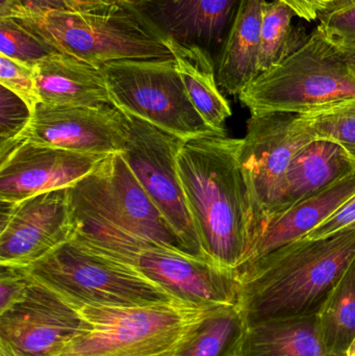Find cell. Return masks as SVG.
<instances>
[{"mask_svg": "<svg viewBox=\"0 0 355 356\" xmlns=\"http://www.w3.org/2000/svg\"><path fill=\"white\" fill-rule=\"evenodd\" d=\"M69 10L77 13H101L112 10L118 0H64Z\"/></svg>", "mask_w": 355, "mask_h": 356, "instance_id": "cell-34", "label": "cell"}, {"mask_svg": "<svg viewBox=\"0 0 355 356\" xmlns=\"http://www.w3.org/2000/svg\"><path fill=\"white\" fill-rule=\"evenodd\" d=\"M354 173L355 162L342 146L316 138L292 161L267 221Z\"/></svg>", "mask_w": 355, "mask_h": 356, "instance_id": "cell-18", "label": "cell"}, {"mask_svg": "<svg viewBox=\"0 0 355 356\" xmlns=\"http://www.w3.org/2000/svg\"><path fill=\"white\" fill-rule=\"evenodd\" d=\"M33 112L16 94L0 87V161L26 140Z\"/></svg>", "mask_w": 355, "mask_h": 356, "instance_id": "cell-28", "label": "cell"}, {"mask_svg": "<svg viewBox=\"0 0 355 356\" xmlns=\"http://www.w3.org/2000/svg\"><path fill=\"white\" fill-rule=\"evenodd\" d=\"M25 269L75 309L135 307L175 299L137 270L73 238Z\"/></svg>", "mask_w": 355, "mask_h": 356, "instance_id": "cell-7", "label": "cell"}, {"mask_svg": "<svg viewBox=\"0 0 355 356\" xmlns=\"http://www.w3.org/2000/svg\"><path fill=\"white\" fill-rule=\"evenodd\" d=\"M318 322L327 350L347 356L355 341V259L327 299Z\"/></svg>", "mask_w": 355, "mask_h": 356, "instance_id": "cell-24", "label": "cell"}, {"mask_svg": "<svg viewBox=\"0 0 355 356\" xmlns=\"http://www.w3.org/2000/svg\"><path fill=\"white\" fill-rule=\"evenodd\" d=\"M68 191L71 238L89 248L118 261L152 244L185 251L122 154L106 156Z\"/></svg>", "mask_w": 355, "mask_h": 356, "instance_id": "cell-3", "label": "cell"}, {"mask_svg": "<svg viewBox=\"0 0 355 356\" xmlns=\"http://www.w3.org/2000/svg\"><path fill=\"white\" fill-rule=\"evenodd\" d=\"M76 309L33 280L24 296L0 313V342L20 356H47L81 326Z\"/></svg>", "mask_w": 355, "mask_h": 356, "instance_id": "cell-14", "label": "cell"}, {"mask_svg": "<svg viewBox=\"0 0 355 356\" xmlns=\"http://www.w3.org/2000/svg\"><path fill=\"white\" fill-rule=\"evenodd\" d=\"M0 356H20L17 355L6 343L0 342Z\"/></svg>", "mask_w": 355, "mask_h": 356, "instance_id": "cell-36", "label": "cell"}, {"mask_svg": "<svg viewBox=\"0 0 355 356\" xmlns=\"http://www.w3.org/2000/svg\"><path fill=\"white\" fill-rule=\"evenodd\" d=\"M35 71L41 104L89 108L112 104L101 68L60 52L38 63Z\"/></svg>", "mask_w": 355, "mask_h": 356, "instance_id": "cell-19", "label": "cell"}, {"mask_svg": "<svg viewBox=\"0 0 355 356\" xmlns=\"http://www.w3.org/2000/svg\"><path fill=\"white\" fill-rule=\"evenodd\" d=\"M167 39L218 58L242 0H118Z\"/></svg>", "mask_w": 355, "mask_h": 356, "instance_id": "cell-16", "label": "cell"}, {"mask_svg": "<svg viewBox=\"0 0 355 356\" xmlns=\"http://www.w3.org/2000/svg\"><path fill=\"white\" fill-rule=\"evenodd\" d=\"M47 42L60 54L93 66L119 60L174 58L167 38L135 10L118 1L101 13L43 10L14 0L0 10Z\"/></svg>", "mask_w": 355, "mask_h": 356, "instance_id": "cell-4", "label": "cell"}, {"mask_svg": "<svg viewBox=\"0 0 355 356\" xmlns=\"http://www.w3.org/2000/svg\"><path fill=\"white\" fill-rule=\"evenodd\" d=\"M217 307L177 299L135 307L85 305L76 309L77 332L47 356H177Z\"/></svg>", "mask_w": 355, "mask_h": 356, "instance_id": "cell-5", "label": "cell"}, {"mask_svg": "<svg viewBox=\"0 0 355 356\" xmlns=\"http://www.w3.org/2000/svg\"><path fill=\"white\" fill-rule=\"evenodd\" d=\"M22 1L39 10H69L64 0H22Z\"/></svg>", "mask_w": 355, "mask_h": 356, "instance_id": "cell-35", "label": "cell"}, {"mask_svg": "<svg viewBox=\"0 0 355 356\" xmlns=\"http://www.w3.org/2000/svg\"><path fill=\"white\" fill-rule=\"evenodd\" d=\"M350 229H355V194L346 200L329 219L310 232L306 238L318 240Z\"/></svg>", "mask_w": 355, "mask_h": 356, "instance_id": "cell-32", "label": "cell"}, {"mask_svg": "<svg viewBox=\"0 0 355 356\" xmlns=\"http://www.w3.org/2000/svg\"><path fill=\"white\" fill-rule=\"evenodd\" d=\"M108 156H94L23 141L0 161V201L17 203L70 188Z\"/></svg>", "mask_w": 355, "mask_h": 356, "instance_id": "cell-15", "label": "cell"}, {"mask_svg": "<svg viewBox=\"0 0 355 356\" xmlns=\"http://www.w3.org/2000/svg\"><path fill=\"white\" fill-rule=\"evenodd\" d=\"M0 266V313H2L24 296L33 278L25 267Z\"/></svg>", "mask_w": 355, "mask_h": 356, "instance_id": "cell-31", "label": "cell"}, {"mask_svg": "<svg viewBox=\"0 0 355 356\" xmlns=\"http://www.w3.org/2000/svg\"><path fill=\"white\" fill-rule=\"evenodd\" d=\"M294 10L296 16L306 21H314L329 10L331 0H274Z\"/></svg>", "mask_w": 355, "mask_h": 356, "instance_id": "cell-33", "label": "cell"}, {"mask_svg": "<svg viewBox=\"0 0 355 356\" xmlns=\"http://www.w3.org/2000/svg\"><path fill=\"white\" fill-rule=\"evenodd\" d=\"M354 194L355 173L273 216L254 238L249 255L239 269L306 238Z\"/></svg>", "mask_w": 355, "mask_h": 356, "instance_id": "cell-17", "label": "cell"}, {"mask_svg": "<svg viewBox=\"0 0 355 356\" xmlns=\"http://www.w3.org/2000/svg\"><path fill=\"white\" fill-rule=\"evenodd\" d=\"M112 104L183 141L212 135L185 91L175 58L119 60L100 67Z\"/></svg>", "mask_w": 355, "mask_h": 356, "instance_id": "cell-8", "label": "cell"}, {"mask_svg": "<svg viewBox=\"0 0 355 356\" xmlns=\"http://www.w3.org/2000/svg\"><path fill=\"white\" fill-rule=\"evenodd\" d=\"M188 96L198 114L215 133L225 134L231 106L218 88L215 60L198 46H185L167 39Z\"/></svg>", "mask_w": 355, "mask_h": 356, "instance_id": "cell-21", "label": "cell"}, {"mask_svg": "<svg viewBox=\"0 0 355 356\" xmlns=\"http://www.w3.org/2000/svg\"><path fill=\"white\" fill-rule=\"evenodd\" d=\"M69 188L1 202L0 265L28 267L71 240Z\"/></svg>", "mask_w": 355, "mask_h": 356, "instance_id": "cell-11", "label": "cell"}, {"mask_svg": "<svg viewBox=\"0 0 355 356\" xmlns=\"http://www.w3.org/2000/svg\"><path fill=\"white\" fill-rule=\"evenodd\" d=\"M315 139L300 114L251 113L241 139L240 163L254 209V238L270 216L292 161Z\"/></svg>", "mask_w": 355, "mask_h": 356, "instance_id": "cell-10", "label": "cell"}, {"mask_svg": "<svg viewBox=\"0 0 355 356\" xmlns=\"http://www.w3.org/2000/svg\"><path fill=\"white\" fill-rule=\"evenodd\" d=\"M318 26L333 43L355 56V1L319 16Z\"/></svg>", "mask_w": 355, "mask_h": 356, "instance_id": "cell-30", "label": "cell"}, {"mask_svg": "<svg viewBox=\"0 0 355 356\" xmlns=\"http://www.w3.org/2000/svg\"><path fill=\"white\" fill-rule=\"evenodd\" d=\"M239 356H338L325 348L318 316L248 326Z\"/></svg>", "mask_w": 355, "mask_h": 356, "instance_id": "cell-22", "label": "cell"}, {"mask_svg": "<svg viewBox=\"0 0 355 356\" xmlns=\"http://www.w3.org/2000/svg\"><path fill=\"white\" fill-rule=\"evenodd\" d=\"M129 119L131 133L121 154L150 200L179 236L183 250L208 261L202 250L179 175L177 156L185 141L141 119L133 116Z\"/></svg>", "mask_w": 355, "mask_h": 356, "instance_id": "cell-9", "label": "cell"}, {"mask_svg": "<svg viewBox=\"0 0 355 356\" xmlns=\"http://www.w3.org/2000/svg\"><path fill=\"white\" fill-rule=\"evenodd\" d=\"M119 261L137 270L179 300L214 307L238 305L241 280L237 271L185 251L152 244Z\"/></svg>", "mask_w": 355, "mask_h": 356, "instance_id": "cell-12", "label": "cell"}, {"mask_svg": "<svg viewBox=\"0 0 355 356\" xmlns=\"http://www.w3.org/2000/svg\"><path fill=\"white\" fill-rule=\"evenodd\" d=\"M294 16V10L286 4L274 0L265 1L258 56L260 75L281 64L308 41L310 35H306L304 27L293 24Z\"/></svg>", "mask_w": 355, "mask_h": 356, "instance_id": "cell-25", "label": "cell"}, {"mask_svg": "<svg viewBox=\"0 0 355 356\" xmlns=\"http://www.w3.org/2000/svg\"><path fill=\"white\" fill-rule=\"evenodd\" d=\"M131 119L113 104L99 106H53L38 104L26 140L39 145L94 156L124 150Z\"/></svg>", "mask_w": 355, "mask_h": 356, "instance_id": "cell-13", "label": "cell"}, {"mask_svg": "<svg viewBox=\"0 0 355 356\" xmlns=\"http://www.w3.org/2000/svg\"><path fill=\"white\" fill-rule=\"evenodd\" d=\"M241 139L212 134L185 141L177 156L188 205L208 261L237 271L254 238L249 188L240 163Z\"/></svg>", "mask_w": 355, "mask_h": 356, "instance_id": "cell-1", "label": "cell"}, {"mask_svg": "<svg viewBox=\"0 0 355 356\" xmlns=\"http://www.w3.org/2000/svg\"><path fill=\"white\" fill-rule=\"evenodd\" d=\"M266 0H242L235 21L217 58V81L238 95L260 75L261 31Z\"/></svg>", "mask_w": 355, "mask_h": 356, "instance_id": "cell-20", "label": "cell"}, {"mask_svg": "<svg viewBox=\"0 0 355 356\" xmlns=\"http://www.w3.org/2000/svg\"><path fill=\"white\" fill-rule=\"evenodd\" d=\"M347 356H355V341L352 346L350 347L349 351H348Z\"/></svg>", "mask_w": 355, "mask_h": 356, "instance_id": "cell-38", "label": "cell"}, {"mask_svg": "<svg viewBox=\"0 0 355 356\" xmlns=\"http://www.w3.org/2000/svg\"><path fill=\"white\" fill-rule=\"evenodd\" d=\"M355 0H331V6L329 10H335V8H341V6H346V4L352 3Z\"/></svg>", "mask_w": 355, "mask_h": 356, "instance_id": "cell-37", "label": "cell"}, {"mask_svg": "<svg viewBox=\"0 0 355 356\" xmlns=\"http://www.w3.org/2000/svg\"><path fill=\"white\" fill-rule=\"evenodd\" d=\"M0 83L20 97L31 112L40 104L35 67L0 54Z\"/></svg>", "mask_w": 355, "mask_h": 356, "instance_id": "cell-29", "label": "cell"}, {"mask_svg": "<svg viewBox=\"0 0 355 356\" xmlns=\"http://www.w3.org/2000/svg\"><path fill=\"white\" fill-rule=\"evenodd\" d=\"M60 54L42 38L13 18H0V54L35 67L48 56Z\"/></svg>", "mask_w": 355, "mask_h": 356, "instance_id": "cell-27", "label": "cell"}, {"mask_svg": "<svg viewBox=\"0 0 355 356\" xmlns=\"http://www.w3.org/2000/svg\"><path fill=\"white\" fill-rule=\"evenodd\" d=\"M246 330L238 305H222L200 323L177 356H239Z\"/></svg>", "mask_w": 355, "mask_h": 356, "instance_id": "cell-23", "label": "cell"}, {"mask_svg": "<svg viewBox=\"0 0 355 356\" xmlns=\"http://www.w3.org/2000/svg\"><path fill=\"white\" fill-rule=\"evenodd\" d=\"M250 112L304 114L355 98V56L317 27L297 51L239 94Z\"/></svg>", "mask_w": 355, "mask_h": 356, "instance_id": "cell-6", "label": "cell"}, {"mask_svg": "<svg viewBox=\"0 0 355 356\" xmlns=\"http://www.w3.org/2000/svg\"><path fill=\"white\" fill-rule=\"evenodd\" d=\"M312 135L331 140L355 162V98L300 114Z\"/></svg>", "mask_w": 355, "mask_h": 356, "instance_id": "cell-26", "label": "cell"}, {"mask_svg": "<svg viewBox=\"0 0 355 356\" xmlns=\"http://www.w3.org/2000/svg\"><path fill=\"white\" fill-rule=\"evenodd\" d=\"M355 259V229L302 238L237 270L246 325L319 316Z\"/></svg>", "mask_w": 355, "mask_h": 356, "instance_id": "cell-2", "label": "cell"}]
</instances>
